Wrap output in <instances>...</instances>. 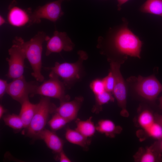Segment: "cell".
<instances>
[{
    "label": "cell",
    "mask_w": 162,
    "mask_h": 162,
    "mask_svg": "<svg viewBox=\"0 0 162 162\" xmlns=\"http://www.w3.org/2000/svg\"><path fill=\"white\" fill-rule=\"evenodd\" d=\"M145 131L150 136L157 140L162 138V126L156 121Z\"/></svg>",
    "instance_id": "d4e9b609"
},
{
    "label": "cell",
    "mask_w": 162,
    "mask_h": 162,
    "mask_svg": "<svg viewBox=\"0 0 162 162\" xmlns=\"http://www.w3.org/2000/svg\"><path fill=\"white\" fill-rule=\"evenodd\" d=\"M96 127V131L112 138L119 134L122 130L120 126L117 125L112 121L108 119L100 120Z\"/></svg>",
    "instance_id": "2e32d148"
},
{
    "label": "cell",
    "mask_w": 162,
    "mask_h": 162,
    "mask_svg": "<svg viewBox=\"0 0 162 162\" xmlns=\"http://www.w3.org/2000/svg\"><path fill=\"white\" fill-rule=\"evenodd\" d=\"M8 85L6 80L1 79H0V98H2L4 94L7 93Z\"/></svg>",
    "instance_id": "83f0119b"
},
{
    "label": "cell",
    "mask_w": 162,
    "mask_h": 162,
    "mask_svg": "<svg viewBox=\"0 0 162 162\" xmlns=\"http://www.w3.org/2000/svg\"><path fill=\"white\" fill-rule=\"evenodd\" d=\"M5 125L16 130L24 128L22 121L19 115L12 114L4 116L3 118Z\"/></svg>",
    "instance_id": "7402d4cb"
},
{
    "label": "cell",
    "mask_w": 162,
    "mask_h": 162,
    "mask_svg": "<svg viewBox=\"0 0 162 162\" xmlns=\"http://www.w3.org/2000/svg\"><path fill=\"white\" fill-rule=\"evenodd\" d=\"M159 107L160 109L162 110V96L159 98Z\"/></svg>",
    "instance_id": "e575fe53"
},
{
    "label": "cell",
    "mask_w": 162,
    "mask_h": 162,
    "mask_svg": "<svg viewBox=\"0 0 162 162\" xmlns=\"http://www.w3.org/2000/svg\"><path fill=\"white\" fill-rule=\"evenodd\" d=\"M19 114L23 122L24 128H27L35 112L38 104H33L28 99L21 104Z\"/></svg>",
    "instance_id": "e0dca14e"
},
{
    "label": "cell",
    "mask_w": 162,
    "mask_h": 162,
    "mask_svg": "<svg viewBox=\"0 0 162 162\" xmlns=\"http://www.w3.org/2000/svg\"><path fill=\"white\" fill-rule=\"evenodd\" d=\"M136 89L143 98L153 101L162 92V85L153 75L146 77L140 76L137 78Z\"/></svg>",
    "instance_id": "30bf717a"
},
{
    "label": "cell",
    "mask_w": 162,
    "mask_h": 162,
    "mask_svg": "<svg viewBox=\"0 0 162 162\" xmlns=\"http://www.w3.org/2000/svg\"><path fill=\"white\" fill-rule=\"evenodd\" d=\"M83 100L82 97L79 96L71 101L61 102L60 106L56 107L54 112L70 122L76 118Z\"/></svg>",
    "instance_id": "4fadbf2b"
},
{
    "label": "cell",
    "mask_w": 162,
    "mask_h": 162,
    "mask_svg": "<svg viewBox=\"0 0 162 162\" xmlns=\"http://www.w3.org/2000/svg\"><path fill=\"white\" fill-rule=\"evenodd\" d=\"M6 22L4 18L2 16H0V26H2Z\"/></svg>",
    "instance_id": "836d02e7"
},
{
    "label": "cell",
    "mask_w": 162,
    "mask_h": 162,
    "mask_svg": "<svg viewBox=\"0 0 162 162\" xmlns=\"http://www.w3.org/2000/svg\"><path fill=\"white\" fill-rule=\"evenodd\" d=\"M95 103L92 108V111L94 112H98L100 111L102 105L114 100V98L111 92L106 90L95 95Z\"/></svg>",
    "instance_id": "44dd1931"
},
{
    "label": "cell",
    "mask_w": 162,
    "mask_h": 162,
    "mask_svg": "<svg viewBox=\"0 0 162 162\" xmlns=\"http://www.w3.org/2000/svg\"><path fill=\"white\" fill-rule=\"evenodd\" d=\"M46 41L45 55L46 56L52 53H58L62 51H70L73 50L75 46L66 32L58 31H55L51 37L48 36Z\"/></svg>",
    "instance_id": "8fae6325"
},
{
    "label": "cell",
    "mask_w": 162,
    "mask_h": 162,
    "mask_svg": "<svg viewBox=\"0 0 162 162\" xmlns=\"http://www.w3.org/2000/svg\"><path fill=\"white\" fill-rule=\"evenodd\" d=\"M37 138L43 140L47 147L55 153H59L63 150V140L53 131L44 129Z\"/></svg>",
    "instance_id": "5bb4252c"
},
{
    "label": "cell",
    "mask_w": 162,
    "mask_h": 162,
    "mask_svg": "<svg viewBox=\"0 0 162 162\" xmlns=\"http://www.w3.org/2000/svg\"><path fill=\"white\" fill-rule=\"evenodd\" d=\"M63 0H57L37 7L30 14L31 25L40 23L41 19L56 22L64 14L61 6Z\"/></svg>",
    "instance_id": "8992f818"
},
{
    "label": "cell",
    "mask_w": 162,
    "mask_h": 162,
    "mask_svg": "<svg viewBox=\"0 0 162 162\" xmlns=\"http://www.w3.org/2000/svg\"><path fill=\"white\" fill-rule=\"evenodd\" d=\"M69 122L67 120L55 112L48 123L51 130L53 131H56L61 129Z\"/></svg>",
    "instance_id": "cb8c5ba5"
},
{
    "label": "cell",
    "mask_w": 162,
    "mask_h": 162,
    "mask_svg": "<svg viewBox=\"0 0 162 162\" xmlns=\"http://www.w3.org/2000/svg\"><path fill=\"white\" fill-rule=\"evenodd\" d=\"M48 35L43 31H39L29 40L25 41L21 37L16 36L13 40L22 48L26 58L28 61L33 72L32 75L36 80L41 82L44 78L41 73L43 44Z\"/></svg>",
    "instance_id": "7a4b0ae2"
},
{
    "label": "cell",
    "mask_w": 162,
    "mask_h": 162,
    "mask_svg": "<svg viewBox=\"0 0 162 162\" xmlns=\"http://www.w3.org/2000/svg\"><path fill=\"white\" fill-rule=\"evenodd\" d=\"M154 116L148 110H145L139 115L138 122L145 130L149 128L155 122Z\"/></svg>",
    "instance_id": "603a6c76"
},
{
    "label": "cell",
    "mask_w": 162,
    "mask_h": 162,
    "mask_svg": "<svg viewBox=\"0 0 162 162\" xmlns=\"http://www.w3.org/2000/svg\"><path fill=\"white\" fill-rule=\"evenodd\" d=\"M7 15V20L9 23L13 26L21 27L31 25L30 15L31 8L25 9L17 5L15 0H13L9 4Z\"/></svg>",
    "instance_id": "7c38bea8"
},
{
    "label": "cell",
    "mask_w": 162,
    "mask_h": 162,
    "mask_svg": "<svg viewBox=\"0 0 162 162\" xmlns=\"http://www.w3.org/2000/svg\"><path fill=\"white\" fill-rule=\"evenodd\" d=\"M105 90L110 92H112L115 83L114 76L110 71L107 76L102 79Z\"/></svg>",
    "instance_id": "4316f807"
},
{
    "label": "cell",
    "mask_w": 162,
    "mask_h": 162,
    "mask_svg": "<svg viewBox=\"0 0 162 162\" xmlns=\"http://www.w3.org/2000/svg\"><path fill=\"white\" fill-rule=\"evenodd\" d=\"M129 0H117L118 4H117L118 9L120 10L122 5Z\"/></svg>",
    "instance_id": "1f68e13d"
},
{
    "label": "cell",
    "mask_w": 162,
    "mask_h": 162,
    "mask_svg": "<svg viewBox=\"0 0 162 162\" xmlns=\"http://www.w3.org/2000/svg\"><path fill=\"white\" fill-rule=\"evenodd\" d=\"M142 43L124 22L109 29L104 36L99 37L97 47L101 54L106 55L109 62L115 61L119 55L140 58Z\"/></svg>",
    "instance_id": "6da1fadb"
},
{
    "label": "cell",
    "mask_w": 162,
    "mask_h": 162,
    "mask_svg": "<svg viewBox=\"0 0 162 162\" xmlns=\"http://www.w3.org/2000/svg\"><path fill=\"white\" fill-rule=\"evenodd\" d=\"M110 71L112 73L115 80L112 92L118 104L121 108V114L127 117L129 113L126 109L127 92L124 79L121 73L120 68L122 62H110Z\"/></svg>",
    "instance_id": "ba28073f"
},
{
    "label": "cell",
    "mask_w": 162,
    "mask_h": 162,
    "mask_svg": "<svg viewBox=\"0 0 162 162\" xmlns=\"http://www.w3.org/2000/svg\"><path fill=\"white\" fill-rule=\"evenodd\" d=\"M155 151L162 154V138L158 140L151 146Z\"/></svg>",
    "instance_id": "f1b7e54d"
},
{
    "label": "cell",
    "mask_w": 162,
    "mask_h": 162,
    "mask_svg": "<svg viewBox=\"0 0 162 162\" xmlns=\"http://www.w3.org/2000/svg\"><path fill=\"white\" fill-rule=\"evenodd\" d=\"M50 79L39 86L37 87L34 95L39 94L43 96L57 99L60 102L69 100L68 95L65 94V86L57 76L52 73L49 75Z\"/></svg>",
    "instance_id": "5b68a950"
},
{
    "label": "cell",
    "mask_w": 162,
    "mask_h": 162,
    "mask_svg": "<svg viewBox=\"0 0 162 162\" xmlns=\"http://www.w3.org/2000/svg\"><path fill=\"white\" fill-rule=\"evenodd\" d=\"M140 11L162 16V0H147L142 5Z\"/></svg>",
    "instance_id": "ffe728a7"
},
{
    "label": "cell",
    "mask_w": 162,
    "mask_h": 162,
    "mask_svg": "<svg viewBox=\"0 0 162 162\" xmlns=\"http://www.w3.org/2000/svg\"><path fill=\"white\" fill-rule=\"evenodd\" d=\"M37 86L34 82H27L23 75L8 83L6 93L21 104L28 99L29 94L33 95Z\"/></svg>",
    "instance_id": "9c48e42d"
},
{
    "label": "cell",
    "mask_w": 162,
    "mask_h": 162,
    "mask_svg": "<svg viewBox=\"0 0 162 162\" xmlns=\"http://www.w3.org/2000/svg\"><path fill=\"white\" fill-rule=\"evenodd\" d=\"M56 108L49 98L42 96L38 103L35 112L27 128L28 136L37 138L44 129L50 113L54 111Z\"/></svg>",
    "instance_id": "277c9868"
},
{
    "label": "cell",
    "mask_w": 162,
    "mask_h": 162,
    "mask_svg": "<svg viewBox=\"0 0 162 162\" xmlns=\"http://www.w3.org/2000/svg\"><path fill=\"white\" fill-rule=\"evenodd\" d=\"M134 160L138 162H157L162 161L161 154L151 147L140 148L134 156Z\"/></svg>",
    "instance_id": "9a60e30c"
},
{
    "label": "cell",
    "mask_w": 162,
    "mask_h": 162,
    "mask_svg": "<svg viewBox=\"0 0 162 162\" xmlns=\"http://www.w3.org/2000/svg\"><path fill=\"white\" fill-rule=\"evenodd\" d=\"M92 118L91 116L85 120L77 119L76 121L75 129L88 138L93 136L96 131V127L92 120Z\"/></svg>",
    "instance_id": "d6986e66"
},
{
    "label": "cell",
    "mask_w": 162,
    "mask_h": 162,
    "mask_svg": "<svg viewBox=\"0 0 162 162\" xmlns=\"http://www.w3.org/2000/svg\"><path fill=\"white\" fill-rule=\"evenodd\" d=\"M65 138L69 142L79 146L83 148H88L91 141L81 134L76 130L69 128L66 129Z\"/></svg>",
    "instance_id": "ac0fdd59"
},
{
    "label": "cell",
    "mask_w": 162,
    "mask_h": 162,
    "mask_svg": "<svg viewBox=\"0 0 162 162\" xmlns=\"http://www.w3.org/2000/svg\"><path fill=\"white\" fill-rule=\"evenodd\" d=\"M59 161L60 162H70L71 160L66 155L63 150L59 153Z\"/></svg>",
    "instance_id": "f546056e"
},
{
    "label": "cell",
    "mask_w": 162,
    "mask_h": 162,
    "mask_svg": "<svg viewBox=\"0 0 162 162\" xmlns=\"http://www.w3.org/2000/svg\"><path fill=\"white\" fill-rule=\"evenodd\" d=\"M12 43L8 50L10 57L7 58L6 60L8 65L7 76L9 78L13 80L23 75L24 61L26 58L21 47L14 40Z\"/></svg>",
    "instance_id": "52a82bcc"
},
{
    "label": "cell",
    "mask_w": 162,
    "mask_h": 162,
    "mask_svg": "<svg viewBox=\"0 0 162 162\" xmlns=\"http://www.w3.org/2000/svg\"><path fill=\"white\" fill-rule=\"evenodd\" d=\"M78 59L74 63L56 62L54 66L46 68L51 70L50 73L62 78L65 86L69 87L80 77L82 63L88 57L87 53L83 50L78 52Z\"/></svg>",
    "instance_id": "3957f363"
},
{
    "label": "cell",
    "mask_w": 162,
    "mask_h": 162,
    "mask_svg": "<svg viewBox=\"0 0 162 162\" xmlns=\"http://www.w3.org/2000/svg\"><path fill=\"white\" fill-rule=\"evenodd\" d=\"M6 111V110L4 109V107L2 105H0V118H1L4 114Z\"/></svg>",
    "instance_id": "d6a6232c"
},
{
    "label": "cell",
    "mask_w": 162,
    "mask_h": 162,
    "mask_svg": "<svg viewBox=\"0 0 162 162\" xmlns=\"http://www.w3.org/2000/svg\"><path fill=\"white\" fill-rule=\"evenodd\" d=\"M154 116L155 121L162 126V115L156 114Z\"/></svg>",
    "instance_id": "4dcf8cb0"
},
{
    "label": "cell",
    "mask_w": 162,
    "mask_h": 162,
    "mask_svg": "<svg viewBox=\"0 0 162 162\" xmlns=\"http://www.w3.org/2000/svg\"><path fill=\"white\" fill-rule=\"evenodd\" d=\"M90 87L94 95L106 90L103 80L96 79L91 83Z\"/></svg>",
    "instance_id": "484cf974"
}]
</instances>
